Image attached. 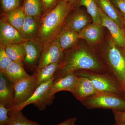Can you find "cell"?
I'll return each instance as SVG.
<instances>
[{"mask_svg": "<svg viewBox=\"0 0 125 125\" xmlns=\"http://www.w3.org/2000/svg\"><path fill=\"white\" fill-rule=\"evenodd\" d=\"M25 51L23 62L30 68H37L41 56L42 44L36 39L24 41L23 43Z\"/></svg>", "mask_w": 125, "mask_h": 125, "instance_id": "obj_10", "label": "cell"}, {"mask_svg": "<svg viewBox=\"0 0 125 125\" xmlns=\"http://www.w3.org/2000/svg\"><path fill=\"white\" fill-rule=\"evenodd\" d=\"M77 77L74 72L54 80L49 89V95L55 97L56 93L62 91H68L73 93Z\"/></svg>", "mask_w": 125, "mask_h": 125, "instance_id": "obj_13", "label": "cell"}, {"mask_svg": "<svg viewBox=\"0 0 125 125\" xmlns=\"http://www.w3.org/2000/svg\"><path fill=\"white\" fill-rule=\"evenodd\" d=\"M10 111L2 104L0 103V125H8L10 117L8 113Z\"/></svg>", "mask_w": 125, "mask_h": 125, "instance_id": "obj_29", "label": "cell"}, {"mask_svg": "<svg viewBox=\"0 0 125 125\" xmlns=\"http://www.w3.org/2000/svg\"><path fill=\"white\" fill-rule=\"evenodd\" d=\"M61 0H41L43 15L54 8Z\"/></svg>", "mask_w": 125, "mask_h": 125, "instance_id": "obj_30", "label": "cell"}, {"mask_svg": "<svg viewBox=\"0 0 125 125\" xmlns=\"http://www.w3.org/2000/svg\"><path fill=\"white\" fill-rule=\"evenodd\" d=\"M8 115L10 119L8 125H42L28 119L21 111L9 112Z\"/></svg>", "mask_w": 125, "mask_h": 125, "instance_id": "obj_26", "label": "cell"}, {"mask_svg": "<svg viewBox=\"0 0 125 125\" xmlns=\"http://www.w3.org/2000/svg\"><path fill=\"white\" fill-rule=\"evenodd\" d=\"M26 15L22 6L7 13H1L0 19H3L20 32L24 24Z\"/></svg>", "mask_w": 125, "mask_h": 125, "instance_id": "obj_17", "label": "cell"}, {"mask_svg": "<svg viewBox=\"0 0 125 125\" xmlns=\"http://www.w3.org/2000/svg\"><path fill=\"white\" fill-rule=\"evenodd\" d=\"M120 12L125 21V0H110Z\"/></svg>", "mask_w": 125, "mask_h": 125, "instance_id": "obj_31", "label": "cell"}, {"mask_svg": "<svg viewBox=\"0 0 125 125\" xmlns=\"http://www.w3.org/2000/svg\"><path fill=\"white\" fill-rule=\"evenodd\" d=\"M75 117L68 118L64 121L56 125H75V122L76 120Z\"/></svg>", "mask_w": 125, "mask_h": 125, "instance_id": "obj_33", "label": "cell"}, {"mask_svg": "<svg viewBox=\"0 0 125 125\" xmlns=\"http://www.w3.org/2000/svg\"><path fill=\"white\" fill-rule=\"evenodd\" d=\"M120 48L111 39L101 59L107 72L116 77L125 91V51Z\"/></svg>", "mask_w": 125, "mask_h": 125, "instance_id": "obj_3", "label": "cell"}, {"mask_svg": "<svg viewBox=\"0 0 125 125\" xmlns=\"http://www.w3.org/2000/svg\"><path fill=\"white\" fill-rule=\"evenodd\" d=\"M83 6L86 8L87 13L92 18L93 22L102 24V19L99 13V7L97 0H78L74 8Z\"/></svg>", "mask_w": 125, "mask_h": 125, "instance_id": "obj_21", "label": "cell"}, {"mask_svg": "<svg viewBox=\"0 0 125 125\" xmlns=\"http://www.w3.org/2000/svg\"><path fill=\"white\" fill-rule=\"evenodd\" d=\"M81 103L88 109L102 108L125 112V99L121 96L113 94L99 92Z\"/></svg>", "mask_w": 125, "mask_h": 125, "instance_id": "obj_5", "label": "cell"}, {"mask_svg": "<svg viewBox=\"0 0 125 125\" xmlns=\"http://www.w3.org/2000/svg\"><path fill=\"white\" fill-rule=\"evenodd\" d=\"M103 27L101 25L93 22L87 25L79 33L80 39L91 43L97 42L101 38Z\"/></svg>", "mask_w": 125, "mask_h": 125, "instance_id": "obj_18", "label": "cell"}, {"mask_svg": "<svg viewBox=\"0 0 125 125\" xmlns=\"http://www.w3.org/2000/svg\"><path fill=\"white\" fill-rule=\"evenodd\" d=\"M92 18L79 8H74L67 16L62 29H66L79 33L91 23Z\"/></svg>", "mask_w": 125, "mask_h": 125, "instance_id": "obj_9", "label": "cell"}, {"mask_svg": "<svg viewBox=\"0 0 125 125\" xmlns=\"http://www.w3.org/2000/svg\"><path fill=\"white\" fill-rule=\"evenodd\" d=\"M63 54L64 51L56 38L45 43L42 45L37 69H42L53 63H59Z\"/></svg>", "mask_w": 125, "mask_h": 125, "instance_id": "obj_7", "label": "cell"}, {"mask_svg": "<svg viewBox=\"0 0 125 125\" xmlns=\"http://www.w3.org/2000/svg\"><path fill=\"white\" fill-rule=\"evenodd\" d=\"M13 62L6 54L5 46L0 45V72L4 73Z\"/></svg>", "mask_w": 125, "mask_h": 125, "instance_id": "obj_27", "label": "cell"}, {"mask_svg": "<svg viewBox=\"0 0 125 125\" xmlns=\"http://www.w3.org/2000/svg\"><path fill=\"white\" fill-rule=\"evenodd\" d=\"M22 7L26 16L39 18L42 16L41 0H24Z\"/></svg>", "mask_w": 125, "mask_h": 125, "instance_id": "obj_24", "label": "cell"}, {"mask_svg": "<svg viewBox=\"0 0 125 125\" xmlns=\"http://www.w3.org/2000/svg\"><path fill=\"white\" fill-rule=\"evenodd\" d=\"M2 12L7 13L20 7V0H0Z\"/></svg>", "mask_w": 125, "mask_h": 125, "instance_id": "obj_28", "label": "cell"}, {"mask_svg": "<svg viewBox=\"0 0 125 125\" xmlns=\"http://www.w3.org/2000/svg\"><path fill=\"white\" fill-rule=\"evenodd\" d=\"M58 63H53L40 69H37L34 74L37 83L36 88L43 83L54 79Z\"/></svg>", "mask_w": 125, "mask_h": 125, "instance_id": "obj_23", "label": "cell"}, {"mask_svg": "<svg viewBox=\"0 0 125 125\" xmlns=\"http://www.w3.org/2000/svg\"><path fill=\"white\" fill-rule=\"evenodd\" d=\"M103 12L121 28H124L125 21L121 15L110 0H97Z\"/></svg>", "mask_w": 125, "mask_h": 125, "instance_id": "obj_20", "label": "cell"}, {"mask_svg": "<svg viewBox=\"0 0 125 125\" xmlns=\"http://www.w3.org/2000/svg\"><path fill=\"white\" fill-rule=\"evenodd\" d=\"M54 80V78L39 86L29 99L22 104L10 108L9 112L22 111L25 106L31 104L40 111L44 110L47 106L51 105L55 97L49 95V90Z\"/></svg>", "mask_w": 125, "mask_h": 125, "instance_id": "obj_6", "label": "cell"}, {"mask_svg": "<svg viewBox=\"0 0 125 125\" xmlns=\"http://www.w3.org/2000/svg\"><path fill=\"white\" fill-rule=\"evenodd\" d=\"M63 51L71 48L80 39L79 33L66 29H62L56 38Z\"/></svg>", "mask_w": 125, "mask_h": 125, "instance_id": "obj_22", "label": "cell"}, {"mask_svg": "<svg viewBox=\"0 0 125 125\" xmlns=\"http://www.w3.org/2000/svg\"><path fill=\"white\" fill-rule=\"evenodd\" d=\"M116 123H125V112L112 111Z\"/></svg>", "mask_w": 125, "mask_h": 125, "instance_id": "obj_32", "label": "cell"}, {"mask_svg": "<svg viewBox=\"0 0 125 125\" xmlns=\"http://www.w3.org/2000/svg\"><path fill=\"white\" fill-rule=\"evenodd\" d=\"M123 29H124V32H125V22H124V28H123Z\"/></svg>", "mask_w": 125, "mask_h": 125, "instance_id": "obj_36", "label": "cell"}, {"mask_svg": "<svg viewBox=\"0 0 125 125\" xmlns=\"http://www.w3.org/2000/svg\"><path fill=\"white\" fill-rule=\"evenodd\" d=\"M99 11L102 19V26L106 27L108 29L111 34L113 39L118 46L125 48V35L123 29L106 15L100 7Z\"/></svg>", "mask_w": 125, "mask_h": 125, "instance_id": "obj_12", "label": "cell"}, {"mask_svg": "<svg viewBox=\"0 0 125 125\" xmlns=\"http://www.w3.org/2000/svg\"><path fill=\"white\" fill-rule=\"evenodd\" d=\"M98 91L95 88L92 82L86 77H77L72 94L80 102L92 96Z\"/></svg>", "mask_w": 125, "mask_h": 125, "instance_id": "obj_14", "label": "cell"}, {"mask_svg": "<svg viewBox=\"0 0 125 125\" xmlns=\"http://www.w3.org/2000/svg\"><path fill=\"white\" fill-rule=\"evenodd\" d=\"M74 8V5L61 0L55 7L41 17L35 39L43 45L56 38L62 30L67 16Z\"/></svg>", "mask_w": 125, "mask_h": 125, "instance_id": "obj_2", "label": "cell"}, {"mask_svg": "<svg viewBox=\"0 0 125 125\" xmlns=\"http://www.w3.org/2000/svg\"><path fill=\"white\" fill-rule=\"evenodd\" d=\"M14 83L8 79L4 73L0 72V103L7 108L12 106L14 98Z\"/></svg>", "mask_w": 125, "mask_h": 125, "instance_id": "obj_15", "label": "cell"}, {"mask_svg": "<svg viewBox=\"0 0 125 125\" xmlns=\"http://www.w3.org/2000/svg\"><path fill=\"white\" fill-rule=\"evenodd\" d=\"M87 70L98 73L107 72L101 57L86 48L77 46L64 51L54 75L56 79L70 73Z\"/></svg>", "mask_w": 125, "mask_h": 125, "instance_id": "obj_1", "label": "cell"}, {"mask_svg": "<svg viewBox=\"0 0 125 125\" xmlns=\"http://www.w3.org/2000/svg\"><path fill=\"white\" fill-rule=\"evenodd\" d=\"M19 32L3 19L0 20V45H7L24 42Z\"/></svg>", "mask_w": 125, "mask_h": 125, "instance_id": "obj_11", "label": "cell"}, {"mask_svg": "<svg viewBox=\"0 0 125 125\" xmlns=\"http://www.w3.org/2000/svg\"><path fill=\"white\" fill-rule=\"evenodd\" d=\"M40 19L26 16L24 24L20 32L24 41L36 38L38 33Z\"/></svg>", "mask_w": 125, "mask_h": 125, "instance_id": "obj_16", "label": "cell"}, {"mask_svg": "<svg viewBox=\"0 0 125 125\" xmlns=\"http://www.w3.org/2000/svg\"><path fill=\"white\" fill-rule=\"evenodd\" d=\"M67 2H69L72 4L74 5L75 4L76 1L78 0H66Z\"/></svg>", "mask_w": 125, "mask_h": 125, "instance_id": "obj_34", "label": "cell"}, {"mask_svg": "<svg viewBox=\"0 0 125 125\" xmlns=\"http://www.w3.org/2000/svg\"><path fill=\"white\" fill-rule=\"evenodd\" d=\"M36 85L33 74L14 83V98L10 108L22 104L29 99L34 93Z\"/></svg>", "mask_w": 125, "mask_h": 125, "instance_id": "obj_8", "label": "cell"}, {"mask_svg": "<svg viewBox=\"0 0 125 125\" xmlns=\"http://www.w3.org/2000/svg\"><path fill=\"white\" fill-rule=\"evenodd\" d=\"M4 73L8 79L13 83L31 75L25 70L23 63L21 62H13Z\"/></svg>", "mask_w": 125, "mask_h": 125, "instance_id": "obj_19", "label": "cell"}, {"mask_svg": "<svg viewBox=\"0 0 125 125\" xmlns=\"http://www.w3.org/2000/svg\"><path fill=\"white\" fill-rule=\"evenodd\" d=\"M113 125H125V123H115Z\"/></svg>", "mask_w": 125, "mask_h": 125, "instance_id": "obj_35", "label": "cell"}, {"mask_svg": "<svg viewBox=\"0 0 125 125\" xmlns=\"http://www.w3.org/2000/svg\"><path fill=\"white\" fill-rule=\"evenodd\" d=\"M74 73L77 76L89 79L98 92L113 94L122 97L125 92L119 80L109 72L98 73L87 70H80Z\"/></svg>", "mask_w": 125, "mask_h": 125, "instance_id": "obj_4", "label": "cell"}, {"mask_svg": "<svg viewBox=\"0 0 125 125\" xmlns=\"http://www.w3.org/2000/svg\"><path fill=\"white\" fill-rule=\"evenodd\" d=\"M5 47L7 55L13 61L23 62L25 51L23 43L7 45Z\"/></svg>", "mask_w": 125, "mask_h": 125, "instance_id": "obj_25", "label": "cell"}]
</instances>
